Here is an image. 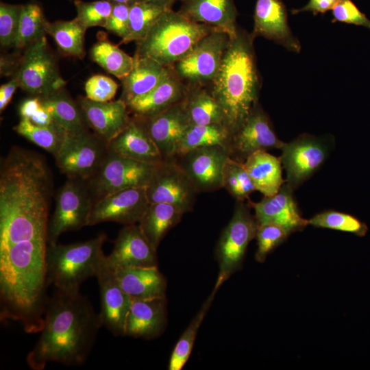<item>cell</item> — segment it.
I'll return each instance as SVG.
<instances>
[{
	"label": "cell",
	"mask_w": 370,
	"mask_h": 370,
	"mask_svg": "<svg viewBox=\"0 0 370 370\" xmlns=\"http://www.w3.org/2000/svg\"><path fill=\"white\" fill-rule=\"evenodd\" d=\"M102 327L99 314L79 291L56 290L49 296L40 337L26 361L33 370L49 362L79 366L87 360Z\"/></svg>",
	"instance_id": "1"
},
{
	"label": "cell",
	"mask_w": 370,
	"mask_h": 370,
	"mask_svg": "<svg viewBox=\"0 0 370 370\" xmlns=\"http://www.w3.org/2000/svg\"><path fill=\"white\" fill-rule=\"evenodd\" d=\"M53 190L43 156L13 147L1 162L0 225H47Z\"/></svg>",
	"instance_id": "2"
},
{
	"label": "cell",
	"mask_w": 370,
	"mask_h": 370,
	"mask_svg": "<svg viewBox=\"0 0 370 370\" xmlns=\"http://www.w3.org/2000/svg\"><path fill=\"white\" fill-rule=\"evenodd\" d=\"M255 38L238 28L230 38L210 92L220 105L225 125L231 134L259 103L261 81L254 41Z\"/></svg>",
	"instance_id": "3"
},
{
	"label": "cell",
	"mask_w": 370,
	"mask_h": 370,
	"mask_svg": "<svg viewBox=\"0 0 370 370\" xmlns=\"http://www.w3.org/2000/svg\"><path fill=\"white\" fill-rule=\"evenodd\" d=\"M217 29L168 9L145 36L136 42L135 56L147 57L165 67H173L185 58L204 36Z\"/></svg>",
	"instance_id": "4"
},
{
	"label": "cell",
	"mask_w": 370,
	"mask_h": 370,
	"mask_svg": "<svg viewBox=\"0 0 370 370\" xmlns=\"http://www.w3.org/2000/svg\"><path fill=\"white\" fill-rule=\"evenodd\" d=\"M106 240V234L101 233L86 241L48 244L46 271L49 285L60 291H79L86 280L96 276L106 257L103 246Z\"/></svg>",
	"instance_id": "5"
},
{
	"label": "cell",
	"mask_w": 370,
	"mask_h": 370,
	"mask_svg": "<svg viewBox=\"0 0 370 370\" xmlns=\"http://www.w3.org/2000/svg\"><path fill=\"white\" fill-rule=\"evenodd\" d=\"M249 208L243 201H236L233 215L219 237L215 250L219 271L214 284L219 288L241 268L247 247L256 238L258 224Z\"/></svg>",
	"instance_id": "6"
},
{
	"label": "cell",
	"mask_w": 370,
	"mask_h": 370,
	"mask_svg": "<svg viewBox=\"0 0 370 370\" xmlns=\"http://www.w3.org/2000/svg\"><path fill=\"white\" fill-rule=\"evenodd\" d=\"M14 77L18 87L34 97L47 96L63 88L66 84L45 36L25 48Z\"/></svg>",
	"instance_id": "7"
},
{
	"label": "cell",
	"mask_w": 370,
	"mask_h": 370,
	"mask_svg": "<svg viewBox=\"0 0 370 370\" xmlns=\"http://www.w3.org/2000/svg\"><path fill=\"white\" fill-rule=\"evenodd\" d=\"M93 202L87 181L69 179L56 195L55 210L48 222V244L57 243L64 232L88 225Z\"/></svg>",
	"instance_id": "8"
},
{
	"label": "cell",
	"mask_w": 370,
	"mask_h": 370,
	"mask_svg": "<svg viewBox=\"0 0 370 370\" xmlns=\"http://www.w3.org/2000/svg\"><path fill=\"white\" fill-rule=\"evenodd\" d=\"M108 151L106 142L86 131L67 134L54 158L60 171L69 179L88 181L99 171Z\"/></svg>",
	"instance_id": "9"
},
{
	"label": "cell",
	"mask_w": 370,
	"mask_h": 370,
	"mask_svg": "<svg viewBox=\"0 0 370 370\" xmlns=\"http://www.w3.org/2000/svg\"><path fill=\"white\" fill-rule=\"evenodd\" d=\"M230 38L228 34L221 30L209 33L173 69L188 86L211 84L219 71Z\"/></svg>",
	"instance_id": "10"
},
{
	"label": "cell",
	"mask_w": 370,
	"mask_h": 370,
	"mask_svg": "<svg viewBox=\"0 0 370 370\" xmlns=\"http://www.w3.org/2000/svg\"><path fill=\"white\" fill-rule=\"evenodd\" d=\"M156 166L108 151L99 171L87 181L94 201L121 190L147 186Z\"/></svg>",
	"instance_id": "11"
},
{
	"label": "cell",
	"mask_w": 370,
	"mask_h": 370,
	"mask_svg": "<svg viewBox=\"0 0 370 370\" xmlns=\"http://www.w3.org/2000/svg\"><path fill=\"white\" fill-rule=\"evenodd\" d=\"M331 145L328 140L304 134L280 149L286 183L293 190L310 178L327 159Z\"/></svg>",
	"instance_id": "12"
},
{
	"label": "cell",
	"mask_w": 370,
	"mask_h": 370,
	"mask_svg": "<svg viewBox=\"0 0 370 370\" xmlns=\"http://www.w3.org/2000/svg\"><path fill=\"white\" fill-rule=\"evenodd\" d=\"M146 193L149 203L174 205L186 213L193 210L198 193L175 160L169 159L156 165Z\"/></svg>",
	"instance_id": "13"
},
{
	"label": "cell",
	"mask_w": 370,
	"mask_h": 370,
	"mask_svg": "<svg viewBox=\"0 0 370 370\" xmlns=\"http://www.w3.org/2000/svg\"><path fill=\"white\" fill-rule=\"evenodd\" d=\"M229 157L228 151L223 147L206 146L173 159L199 193L223 188V170Z\"/></svg>",
	"instance_id": "14"
},
{
	"label": "cell",
	"mask_w": 370,
	"mask_h": 370,
	"mask_svg": "<svg viewBox=\"0 0 370 370\" xmlns=\"http://www.w3.org/2000/svg\"><path fill=\"white\" fill-rule=\"evenodd\" d=\"M146 186L121 190L94 201L88 225L116 222L124 225L137 224L149 205Z\"/></svg>",
	"instance_id": "15"
},
{
	"label": "cell",
	"mask_w": 370,
	"mask_h": 370,
	"mask_svg": "<svg viewBox=\"0 0 370 370\" xmlns=\"http://www.w3.org/2000/svg\"><path fill=\"white\" fill-rule=\"evenodd\" d=\"M283 143L277 136L268 115L258 103L232 134L230 157L243 163L254 153L280 149Z\"/></svg>",
	"instance_id": "16"
},
{
	"label": "cell",
	"mask_w": 370,
	"mask_h": 370,
	"mask_svg": "<svg viewBox=\"0 0 370 370\" xmlns=\"http://www.w3.org/2000/svg\"><path fill=\"white\" fill-rule=\"evenodd\" d=\"M106 257L95 276L101 298L99 317L102 326L113 335L125 336L131 298L122 289L114 270L108 264Z\"/></svg>",
	"instance_id": "17"
},
{
	"label": "cell",
	"mask_w": 370,
	"mask_h": 370,
	"mask_svg": "<svg viewBox=\"0 0 370 370\" xmlns=\"http://www.w3.org/2000/svg\"><path fill=\"white\" fill-rule=\"evenodd\" d=\"M106 259L113 270L158 266L157 250L138 223L125 225L121 230L111 253Z\"/></svg>",
	"instance_id": "18"
},
{
	"label": "cell",
	"mask_w": 370,
	"mask_h": 370,
	"mask_svg": "<svg viewBox=\"0 0 370 370\" xmlns=\"http://www.w3.org/2000/svg\"><path fill=\"white\" fill-rule=\"evenodd\" d=\"M293 190L284 183L275 195L264 198L258 202L249 200L248 205L254 210L258 225L274 223L287 230L291 234L302 231L309 225L298 208L293 197Z\"/></svg>",
	"instance_id": "19"
},
{
	"label": "cell",
	"mask_w": 370,
	"mask_h": 370,
	"mask_svg": "<svg viewBox=\"0 0 370 370\" xmlns=\"http://www.w3.org/2000/svg\"><path fill=\"white\" fill-rule=\"evenodd\" d=\"M251 34L273 41L292 52L299 53L301 48L288 25L282 0H256Z\"/></svg>",
	"instance_id": "20"
},
{
	"label": "cell",
	"mask_w": 370,
	"mask_h": 370,
	"mask_svg": "<svg viewBox=\"0 0 370 370\" xmlns=\"http://www.w3.org/2000/svg\"><path fill=\"white\" fill-rule=\"evenodd\" d=\"M144 119L149 134L163 159H173L184 134L190 125L182 101Z\"/></svg>",
	"instance_id": "21"
},
{
	"label": "cell",
	"mask_w": 370,
	"mask_h": 370,
	"mask_svg": "<svg viewBox=\"0 0 370 370\" xmlns=\"http://www.w3.org/2000/svg\"><path fill=\"white\" fill-rule=\"evenodd\" d=\"M166 304V297L131 299L125 336L147 340L160 336L167 324Z\"/></svg>",
	"instance_id": "22"
},
{
	"label": "cell",
	"mask_w": 370,
	"mask_h": 370,
	"mask_svg": "<svg viewBox=\"0 0 370 370\" xmlns=\"http://www.w3.org/2000/svg\"><path fill=\"white\" fill-rule=\"evenodd\" d=\"M108 151L137 161L157 165L164 160L151 138L143 117L133 116L124 130L108 143Z\"/></svg>",
	"instance_id": "23"
},
{
	"label": "cell",
	"mask_w": 370,
	"mask_h": 370,
	"mask_svg": "<svg viewBox=\"0 0 370 370\" xmlns=\"http://www.w3.org/2000/svg\"><path fill=\"white\" fill-rule=\"evenodd\" d=\"M77 102L89 127L107 144L124 130L131 119L126 103L120 99L97 102L80 97Z\"/></svg>",
	"instance_id": "24"
},
{
	"label": "cell",
	"mask_w": 370,
	"mask_h": 370,
	"mask_svg": "<svg viewBox=\"0 0 370 370\" xmlns=\"http://www.w3.org/2000/svg\"><path fill=\"white\" fill-rule=\"evenodd\" d=\"M188 86L172 67L162 80L150 92L127 104L129 112L147 118L156 115L184 98Z\"/></svg>",
	"instance_id": "25"
},
{
	"label": "cell",
	"mask_w": 370,
	"mask_h": 370,
	"mask_svg": "<svg viewBox=\"0 0 370 370\" xmlns=\"http://www.w3.org/2000/svg\"><path fill=\"white\" fill-rule=\"evenodd\" d=\"M178 11L188 19L213 27L228 34L237 32L238 12L234 0H182Z\"/></svg>",
	"instance_id": "26"
},
{
	"label": "cell",
	"mask_w": 370,
	"mask_h": 370,
	"mask_svg": "<svg viewBox=\"0 0 370 370\" xmlns=\"http://www.w3.org/2000/svg\"><path fill=\"white\" fill-rule=\"evenodd\" d=\"M118 282L131 299L165 297L167 281L158 266L114 270Z\"/></svg>",
	"instance_id": "27"
},
{
	"label": "cell",
	"mask_w": 370,
	"mask_h": 370,
	"mask_svg": "<svg viewBox=\"0 0 370 370\" xmlns=\"http://www.w3.org/2000/svg\"><path fill=\"white\" fill-rule=\"evenodd\" d=\"M134 60L132 71L121 79L123 90L120 99L126 105L153 89L169 70V67L147 57L134 55Z\"/></svg>",
	"instance_id": "28"
},
{
	"label": "cell",
	"mask_w": 370,
	"mask_h": 370,
	"mask_svg": "<svg viewBox=\"0 0 370 370\" xmlns=\"http://www.w3.org/2000/svg\"><path fill=\"white\" fill-rule=\"evenodd\" d=\"M256 190L264 197L277 193L285 182L282 178V164L280 158L267 151H258L243 162Z\"/></svg>",
	"instance_id": "29"
},
{
	"label": "cell",
	"mask_w": 370,
	"mask_h": 370,
	"mask_svg": "<svg viewBox=\"0 0 370 370\" xmlns=\"http://www.w3.org/2000/svg\"><path fill=\"white\" fill-rule=\"evenodd\" d=\"M40 98L53 120L67 134L88 131L89 126L78 102H75L64 88Z\"/></svg>",
	"instance_id": "30"
},
{
	"label": "cell",
	"mask_w": 370,
	"mask_h": 370,
	"mask_svg": "<svg viewBox=\"0 0 370 370\" xmlns=\"http://www.w3.org/2000/svg\"><path fill=\"white\" fill-rule=\"evenodd\" d=\"M182 105L190 125H225L220 105L203 86H188Z\"/></svg>",
	"instance_id": "31"
},
{
	"label": "cell",
	"mask_w": 370,
	"mask_h": 370,
	"mask_svg": "<svg viewBox=\"0 0 370 370\" xmlns=\"http://www.w3.org/2000/svg\"><path fill=\"white\" fill-rule=\"evenodd\" d=\"M185 212L164 203H150L138 223L143 232L156 250L168 232L180 223Z\"/></svg>",
	"instance_id": "32"
},
{
	"label": "cell",
	"mask_w": 370,
	"mask_h": 370,
	"mask_svg": "<svg viewBox=\"0 0 370 370\" xmlns=\"http://www.w3.org/2000/svg\"><path fill=\"white\" fill-rule=\"evenodd\" d=\"M231 136L230 130L223 124L190 125L180 143L175 157L206 146L223 147L230 154Z\"/></svg>",
	"instance_id": "33"
},
{
	"label": "cell",
	"mask_w": 370,
	"mask_h": 370,
	"mask_svg": "<svg viewBox=\"0 0 370 370\" xmlns=\"http://www.w3.org/2000/svg\"><path fill=\"white\" fill-rule=\"evenodd\" d=\"M86 29L75 18L71 21H48L45 32L54 39L64 54L82 59L85 56L84 36Z\"/></svg>",
	"instance_id": "34"
},
{
	"label": "cell",
	"mask_w": 370,
	"mask_h": 370,
	"mask_svg": "<svg viewBox=\"0 0 370 370\" xmlns=\"http://www.w3.org/2000/svg\"><path fill=\"white\" fill-rule=\"evenodd\" d=\"M90 58L121 80L130 73L134 62V57L108 40H101L95 44L90 50Z\"/></svg>",
	"instance_id": "35"
},
{
	"label": "cell",
	"mask_w": 370,
	"mask_h": 370,
	"mask_svg": "<svg viewBox=\"0 0 370 370\" xmlns=\"http://www.w3.org/2000/svg\"><path fill=\"white\" fill-rule=\"evenodd\" d=\"M219 287L214 285L212 291L201 308L184 331L173 352L169 362V370H181L187 362L201 323L209 310Z\"/></svg>",
	"instance_id": "36"
},
{
	"label": "cell",
	"mask_w": 370,
	"mask_h": 370,
	"mask_svg": "<svg viewBox=\"0 0 370 370\" xmlns=\"http://www.w3.org/2000/svg\"><path fill=\"white\" fill-rule=\"evenodd\" d=\"M14 130L54 157L60 151L67 135L66 131L57 123L40 126L34 124L26 118H21Z\"/></svg>",
	"instance_id": "37"
},
{
	"label": "cell",
	"mask_w": 370,
	"mask_h": 370,
	"mask_svg": "<svg viewBox=\"0 0 370 370\" xmlns=\"http://www.w3.org/2000/svg\"><path fill=\"white\" fill-rule=\"evenodd\" d=\"M168 9L149 1L130 5L128 32L121 42L143 39L161 14Z\"/></svg>",
	"instance_id": "38"
},
{
	"label": "cell",
	"mask_w": 370,
	"mask_h": 370,
	"mask_svg": "<svg viewBox=\"0 0 370 370\" xmlns=\"http://www.w3.org/2000/svg\"><path fill=\"white\" fill-rule=\"evenodd\" d=\"M42 9L35 3L23 5L14 47L26 48L45 36L47 23Z\"/></svg>",
	"instance_id": "39"
},
{
	"label": "cell",
	"mask_w": 370,
	"mask_h": 370,
	"mask_svg": "<svg viewBox=\"0 0 370 370\" xmlns=\"http://www.w3.org/2000/svg\"><path fill=\"white\" fill-rule=\"evenodd\" d=\"M308 224L315 227L327 228L364 236L367 225L356 217L340 211L329 210L316 214Z\"/></svg>",
	"instance_id": "40"
},
{
	"label": "cell",
	"mask_w": 370,
	"mask_h": 370,
	"mask_svg": "<svg viewBox=\"0 0 370 370\" xmlns=\"http://www.w3.org/2000/svg\"><path fill=\"white\" fill-rule=\"evenodd\" d=\"M291 233L283 227L274 223L258 225L256 238L258 249L255 254L256 261L262 263L267 256L284 243Z\"/></svg>",
	"instance_id": "41"
},
{
	"label": "cell",
	"mask_w": 370,
	"mask_h": 370,
	"mask_svg": "<svg viewBox=\"0 0 370 370\" xmlns=\"http://www.w3.org/2000/svg\"><path fill=\"white\" fill-rule=\"evenodd\" d=\"M74 4L77 10L75 18L86 29L97 26L104 27L112 9V3L108 0H75Z\"/></svg>",
	"instance_id": "42"
},
{
	"label": "cell",
	"mask_w": 370,
	"mask_h": 370,
	"mask_svg": "<svg viewBox=\"0 0 370 370\" xmlns=\"http://www.w3.org/2000/svg\"><path fill=\"white\" fill-rule=\"evenodd\" d=\"M23 5L0 3V43L2 47H14Z\"/></svg>",
	"instance_id": "43"
},
{
	"label": "cell",
	"mask_w": 370,
	"mask_h": 370,
	"mask_svg": "<svg viewBox=\"0 0 370 370\" xmlns=\"http://www.w3.org/2000/svg\"><path fill=\"white\" fill-rule=\"evenodd\" d=\"M119 85L109 77L95 75L90 77L85 84L86 97L94 101H111L115 96Z\"/></svg>",
	"instance_id": "44"
},
{
	"label": "cell",
	"mask_w": 370,
	"mask_h": 370,
	"mask_svg": "<svg viewBox=\"0 0 370 370\" xmlns=\"http://www.w3.org/2000/svg\"><path fill=\"white\" fill-rule=\"evenodd\" d=\"M332 22H342L365 27L370 30V20L352 0H339L332 10Z\"/></svg>",
	"instance_id": "45"
},
{
	"label": "cell",
	"mask_w": 370,
	"mask_h": 370,
	"mask_svg": "<svg viewBox=\"0 0 370 370\" xmlns=\"http://www.w3.org/2000/svg\"><path fill=\"white\" fill-rule=\"evenodd\" d=\"M18 110L21 118H26L34 124L40 126L56 124L43 106L40 97H33L25 99L21 103Z\"/></svg>",
	"instance_id": "46"
},
{
	"label": "cell",
	"mask_w": 370,
	"mask_h": 370,
	"mask_svg": "<svg viewBox=\"0 0 370 370\" xmlns=\"http://www.w3.org/2000/svg\"><path fill=\"white\" fill-rule=\"evenodd\" d=\"M130 5L121 3H112V9L104 27L122 39L128 32Z\"/></svg>",
	"instance_id": "47"
},
{
	"label": "cell",
	"mask_w": 370,
	"mask_h": 370,
	"mask_svg": "<svg viewBox=\"0 0 370 370\" xmlns=\"http://www.w3.org/2000/svg\"><path fill=\"white\" fill-rule=\"evenodd\" d=\"M223 188L236 199V201H244L239 182L236 175L232 159L229 157L223 170Z\"/></svg>",
	"instance_id": "48"
},
{
	"label": "cell",
	"mask_w": 370,
	"mask_h": 370,
	"mask_svg": "<svg viewBox=\"0 0 370 370\" xmlns=\"http://www.w3.org/2000/svg\"><path fill=\"white\" fill-rule=\"evenodd\" d=\"M232 161L234 169L239 182L243 199L244 201L245 199L249 200V196L250 194L256 190L253 182L246 171L243 163L236 161L233 159Z\"/></svg>",
	"instance_id": "49"
},
{
	"label": "cell",
	"mask_w": 370,
	"mask_h": 370,
	"mask_svg": "<svg viewBox=\"0 0 370 370\" xmlns=\"http://www.w3.org/2000/svg\"><path fill=\"white\" fill-rule=\"evenodd\" d=\"M339 0H309L308 3L301 8L294 9L292 14H296L303 12H311L314 14H324L332 10Z\"/></svg>",
	"instance_id": "50"
},
{
	"label": "cell",
	"mask_w": 370,
	"mask_h": 370,
	"mask_svg": "<svg viewBox=\"0 0 370 370\" xmlns=\"http://www.w3.org/2000/svg\"><path fill=\"white\" fill-rule=\"evenodd\" d=\"M18 87V82L16 77H13L8 82L2 84L0 87V111L2 112L10 102L13 94Z\"/></svg>",
	"instance_id": "51"
},
{
	"label": "cell",
	"mask_w": 370,
	"mask_h": 370,
	"mask_svg": "<svg viewBox=\"0 0 370 370\" xmlns=\"http://www.w3.org/2000/svg\"><path fill=\"white\" fill-rule=\"evenodd\" d=\"M177 1L182 0H149V1L162 6L166 9H172L173 5Z\"/></svg>",
	"instance_id": "52"
},
{
	"label": "cell",
	"mask_w": 370,
	"mask_h": 370,
	"mask_svg": "<svg viewBox=\"0 0 370 370\" xmlns=\"http://www.w3.org/2000/svg\"><path fill=\"white\" fill-rule=\"evenodd\" d=\"M112 3H121V4H127V5H132L135 3L138 2H143V1H147L149 0H108Z\"/></svg>",
	"instance_id": "53"
},
{
	"label": "cell",
	"mask_w": 370,
	"mask_h": 370,
	"mask_svg": "<svg viewBox=\"0 0 370 370\" xmlns=\"http://www.w3.org/2000/svg\"><path fill=\"white\" fill-rule=\"evenodd\" d=\"M0 227H48V226H0Z\"/></svg>",
	"instance_id": "54"
}]
</instances>
